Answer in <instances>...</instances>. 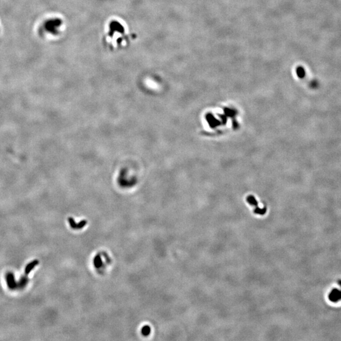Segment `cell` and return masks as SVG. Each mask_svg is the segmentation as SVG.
<instances>
[{"label":"cell","mask_w":341,"mask_h":341,"mask_svg":"<svg viewBox=\"0 0 341 341\" xmlns=\"http://www.w3.org/2000/svg\"><path fill=\"white\" fill-rule=\"evenodd\" d=\"M328 299L330 301L334 302V303L337 302L338 301L340 300L341 299V291L337 289V288H334V289H333L331 291L330 294H329Z\"/></svg>","instance_id":"6da1fadb"},{"label":"cell","mask_w":341,"mask_h":341,"mask_svg":"<svg viewBox=\"0 0 341 341\" xmlns=\"http://www.w3.org/2000/svg\"><path fill=\"white\" fill-rule=\"evenodd\" d=\"M68 222L70 223V226H71V228L73 229H80L82 228H83L87 223V221L86 220H83L82 221L80 222L78 224H77V223L75 222V221L74 220V219L72 218V217H69Z\"/></svg>","instance_id":"7a4b0ae2"},{"label":"cell","mask_w":341,"mask_h":341,"mask_svg":"<svg viewBox=\"0 0 341 341\" xmlns=\"http://www.w3.org/2000/svg\"><path fill=\"white\" fill-rule=\"evenodd\" d=\"M248 201L249 202V204H251L252 205H255V206L257 207L255 210V212L256 214H260V215H263V214H265V213L266 212V210L265 209H261V208L258 207L257 205V202H256V200L253 197H249L248 198Z\"/></svg>","instance_id":"3957f363"},{"label":"cell","mask_w":341,"mask_h":341,"mask_svg":"<svg viewBox=\"0 0 341 341\" xmlns=\"http://www.w3.org/2000/svg\"><path fill=\"white\" fill-rule=\"evenodd\" d=\"M39 261L38 260H34L33 261H32L31 262L28 263L27 265L26 266V267L25 268V270H24L25 274L28 275L29 273L32 271V269H33L34 267H36L38 265V264H39Z\"/></svg>","instance_id":"277c9868"},{"label":"cell","mask_w":341,"mask_h":341,"mask_svg":"<svg viewBox=\"0 0 341 341\" xmlns=\"http://www.w3.org/2000/svg\"><path fill=\"white\" fill-rule=\"evenodd\" d=\"M94 265L96 269H100L102 267V261L101 253H98L94 258Z\"/></svg>","instance_id":"5b68a950"},{"label":"cell","mask_w":341,"mask_h":341,"mask_svg":"<svg viewBox=\"0 0 341 341\" xmlns=\"http://www.w3.org/2000/svg\"><path fill=\"white\" fill-rule=\"evenodd\" d=\"M7 283H8V287L10 288L15 287V285H16V283H15V278H14V276H13V274H12V273H10V274H8L7 275Z\"/></svg>","instance_id":"8992f818"},{"label":"cell","mask_w":341,"mask_h":341,"mask_svg":"<svg viewBox=\"0 0 341 341\" xmlns=\"http://www.w3.org/2000/svg\"><path fill=\"white\" fill-rule=\"evenodd\" d=\"M151 329L149 325H145L142 328V334L144 336H147L151 333Z\"/></svg>","instance_id":"52a82bcc"},{"label":"cell","mask_w":341,"mask_h":341,"mask_svg":"<svg viewBox=\"0 0 341 341\" xmlns=\"http://www.w3.org/2000/svg\"><path fill=\"white\" fill-rule=\"evenodd\" d=\"M297 73H298V75L299 76L300 78H303L304 77L305 75V70L303 68L301 67H298V68H297Z\"/></svg>","instance_id":"ba28073f"},{"label":"cell","mask_w":341,"mask_h":341,"mask_svg":"<svg viewBox=\"0 0 341 341\" xmlns=\"http://www.w3.org/2000/svg\"><path fill=\"white\" fill-rule=\"evenodd\" d=\"M338 284H339V286L341 287V280H339V281H338Z\"/></svg>","instance_id":"9c48e42d"}]
</instances>
